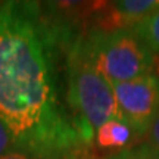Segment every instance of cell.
Masks as SVG:
<instances>
[{
	"instance_id": "8fae6325",
	"label": "cell",
	"mask_w": 159,
	"mask_h": 159,
	"mask_svg": "<svg viewBox=\"0 0 159 159\" xmlns=\"http://www.w3.org/2000/svg\"><path fill=\"white\" fill-rule=\"evenodd\" d=\"M148 142L152 143L155 148L159 149V114L156 116V119L153 121V124L150 127V130L148 133Z\"/></svg>"
},
{
	"instance_id": "277c9868",
	"label": "cell",
	"mask_w": 159,
	"mask_h": 159,
	"mask_svg": "<svg viewBox=\"0 0 159 159\" xmlns=\"http://www.w3.org/2000/svg\"><path fill=\"white\" fill-rule=\"evenodd\" d=\"M111 84L114 87L119 119L130 125L136 136H148L159 114V77L149 74Z\"/></svg>"
},
{
	"instance_id": "5b68a950",
	"label": "cell",
	"mask_w": 159,
	"mask_h": 159,
	"mask_svg": "<svg viewBox=\"0 0 159 159\" xmlns=\"http://www.w3.org/2000/svg\"><path fill=\"white\" fill-rule=\"evenodd\" d=\"M134 131L122 119H111L99 127L94 134L96 144L100 149H124L133 139Z\"/></svg>"
},
{
	"instance_id": "6da1fadb",
	"label": "cell",
	"mask_w": 159,
	"mask_h": 159,
	"mask_svg": "<svg viewBox=\"0 0 159 159\" xmlns=\"http://www.w3.org/2000/svg\"><path fill=\"white\" fill-rule=\"evenodd\" d=\"M59 47L62 39L40 3H0V119L16 148L43 159L85 144L59 99Z\"/></svg>"
},
{
	"instance_id": "30bf717a",
	"label": "cell",
	"mask_w": 159,
	"mask_h": 159,
	"mask_svg": "<svg viewBox=\"0 0 159 159\" xmlns=\"http://www.w3.org/2000/svg\"><path fill=\"white\" fill-rule=\"evenodd\" d=\"M2 159H43V158H39V156L30 153V152L24 150V149H19L16 146H13Z\"/></svg>"
},
{
	"instance_id": "4fadbf2b",
	"label": "cell",
	"mask_w": 159,
	"mask_h": 159,
	"mask_svg": "<svg viewBox=\"0 0 159 159\" xmlns=\"http://www.w3.org/2000/svg\"><path fill=\"white\" fill-rule=\"evenodd\" d=\"M152 74L159 77V55L153 53V71H152Z\"/></svg>"
},
{
	"instance_id": "3957f363",
	"label": "cell",
	"mask_w": 159,
	"mask_h": 159,
	"mask_svg": "<svg viewBox=\"0 0 159 159\" xmlns=\"http://www.w3.org/2000/svg\"><path fill=\"white\" fill-rule=\"evenodd\" d=\"M74 41L111 83H122L153 71V52L136 30L89 31Z\"/></svg>"
},
{
	"instance_id": "7a4b0ae2",
	"label": "cell",
	"mask_w": 159,
	"mask_h": 159,
	"mask_svg": "<svg viewBox=\"0 0 159 159\" xmlns=\"http://www.w3.org/2000/svg\"><path fill=\"white\" fill-rule=\"evenodd\" d=\"M66 103L85 144L94 140L99 127L119 119L111 81L87 59L74 40L66 46Z\"/></svg>"
},
{
	"instance_id": "ba28073f",
	"label": "cell",
	"mask_w": 159,
	"mask_h": 159,
	"mask_svg": "<svg viewBox=\"0 0 159 159\" xmlns=\"http://www.w3.org/2000/svg\"><path fill=\"white\" fill-rule=\"evenodd\" d=\"M13 146H15V142H13L12 133L5 125V122L0 119V159L3 158Z\"/></svg>"
},
{
	"instance_id": "8992f818",
	"label": "cell",
	"mask_w": 159,
	"mask_h": 159,
	"mask_svg": "<svg viewBox=\"0 0 159 159\" xmlns=\"http://www.w3.org/2000/svg\"><path fill=\"white\" fill-rule=\"evenodd\" d=\"M136 31L152 52L159 55V6L137 27Z\"/></svg>"
},
{
	"instance_id": "52a82bcc",
	"label": "cell",
	"mask_w": 159,
	"mask_h": 159,
	"mask_svg": "<svg viewBox=\"0 0 159 159\" xmlns=\"http://www.w3.org/2000/svg\"><path fill=\"white\" fill-rule=\"evenodd\" d=\"M131 152L136 159H159V149L149 142L137 144L136 148L131 149Z\"/></svg>"
},
{
	"instance_id": "9c48e42d",
	"label": "cell",
	"mask_w": 159,
	"mask_h": 159,
	"mask_svg": "<svg viewBox=\"0 0 159 159\" xmlns=\"http://www.w3.org/2000/svg\"><path fill=\"white\" fill-rule=\"evenodd\" d=\"M59 159H103V158L97 156V155L91 150L90 144H83V146H80V148L68 152L66 155H63L62 158H59Z\"/></svg>"
},
{
	"instance_id": "7c38bea8",
	"label": "cell",
	"mask_w": 159,
	"mask_h": 159,
	"mask_svg": "<svg viewBox=\"0 0 159 159\" xmlns=\"http://www.w3.org/2000/svg\"><path fill=\"white\" fill-rule=\"evenodd\" d=\"M109 159H136L134 155L131 152V149H127V150H121L119 153L114 155V156H109Z\"/></svg>"
}]
</instances>
